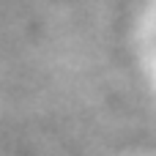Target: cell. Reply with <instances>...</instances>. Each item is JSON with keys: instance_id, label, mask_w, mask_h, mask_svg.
I'll list each match as a JSON object with an SVG mask.
<instances>
[]
</instances>
